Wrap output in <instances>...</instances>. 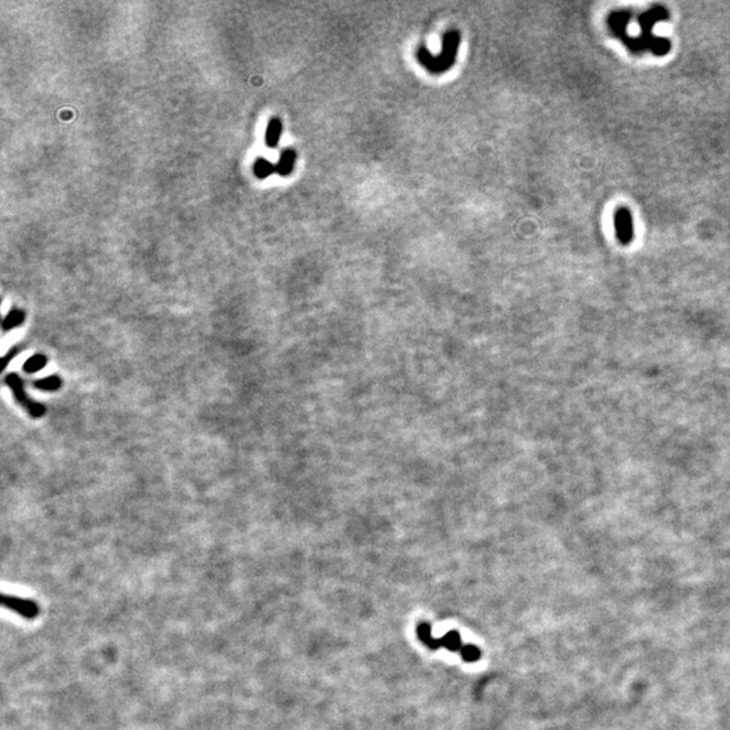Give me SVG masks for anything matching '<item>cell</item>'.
<instances>
[{"label":"cell","instance_id":"cell-1","mask_svg":"<svg viewBox=\"0 0 730 730\" xmlns=\"http://www.w3.org/2000/svg\"><path fill=\"white\" fill-rule=\"evenodd\" d=\"M669 18L668 11L664 7H655L651 11L643 12L638 15V23L641 26L643 36L641 38H632L626 36L623 41L626 42V46L632 52H643L644 49H651L656 56H664L671 49V42L665 38H657L652 36V29L660 21H667Z\"/></svg>","mask_w":730,"mask_h":730},{"label":"cell","instance_id":"cell-2","mask_svg":"<svg viewBox=\"0 0 730 730\" xmlns=\"http://www.w3.org/2000/svg\"><path fill=\"white\" fill-rule=\"evenodd\" d=\"M459 45L460 33L457 30H449L442 38V50L439 56H433L426 48L421 46L417 52V59L429 72H445L456 61Z\"/></svg>","mask_w":730,"mask_h":730},{"label":"cell","instance_id":"cell-3","mask_svg":"<svg viewBox=\"0 0 730 730\" xmlns=\"http://www.w3.org/2000/svg\"><path fill=\"white\" fill-rule=\"evenodd\" d=\"M6 384L12 390L14 393V397L17 398V401L19 402L28 411L32 417L34 418H39L42 415H45V407L39 403L32 401L28 395V393L25 391V387H23V382L21 380V377L17 375V373H11L6 377Z\"/></svg>","mask_w":730,"mask_h":730},{"label":"cell","instance_id":"cell-4","mask_svg":"<svg viewBox=\"0 0 730 730\" xmlns=\"http://www.w3.org/2000/svg\"><path fill=\"white\" fill-rule=\"evenodd\" d=\"M1 605L6 607V609H10V610H14L15 613L21 614L22 617L28 618V620H34L38 613H39V609H38V605L33 601H28V599H22V598H18V596H14V595H8V594H3L1 595Z\"/></svg>","mask_w":730,"mask_h":730},{"label":"cell","instance_id":"cell-5","mask_svg":"<svg viewBox=\"0 0 730 730\" xmlns=\"http://www.w3.org/2000/svg\"><path fill=\"white\" fill-rule=\"evenodd\" d=\"M614 226L617 240L622 245H629L633 241V219L632 213L626 207H620L614 213Z\"/></svg>","mask_w":730,"mask_h":730},{"label":"cell","instance_id":"cell-6","mask_svg":"<svg viewBox=\"0 0 730 730\" xmlns=\"http://www.w3.org/2000/svg\"><path fill=\"white\" fill-rule=\"evenodd\" d=\"M296 163V152L293 149H284L276 164V174L280 176H289L292 174Z\"/></svg>","mask_w":730,"mask_h":730},{"label":"cell","instance_id":"cell-7","mask_svg":"<svg viewBox=\"0 0 730 730\" xmlns=\"http://www.w3.org/2000/svg\"><path fill=\"white\" fill-rule=\"evenodd\" d=\"M282 133H283V123H282V121L278 116H273L268 122L267 132H265V144H267V146L272 147V149L276 147L278 144H279Z\"/></svg>","mask_w":730,"mask_h":730},{"label":"cell","instance_id":"cell-8","mask_svg":"<svg viewBox=\"0 0 730 730\" xmlns=\"http://www.w3.org/2000/svg\"><path fill=\"white\" fill-rule=\"evenodd\" d=\"M417 633H418V637L419 640L430 649H438L439 647H442V637L441 638H436L433 637L432 634V627L429 623L426 622H422L418 625V629H417Z\"/></svg>","mask_w":730,"mask_h":730},{"label":"cell","instance_id":"cell-9","mask_svg":"<svg viewBox=\"0 0 730 730\" xmlns=\"http://www.w3.org/2000/svg\"><path fill=\"white\" fill-rule=\"evenodd\" d=\"M253 172H255V176L257 179H267L269 178L273 172H276V165L271 164L267 158L261 157V158H257L255 160V165H253Z\"/></svg>","mask_w":730,"mask_h":730},{"label":"cell","instance_id":"cell-10","mask_svg":"<svg viewBox=\"0 0 730 730\" xmlns=\"http://www.w3.org/2000/svg\"><path fill=\"white\" fill-rule=\"evenodd\" d=\"M442 647L450 652H460L463 648L460 634L455 630L448 632L445 636H442Z\"/></svg>","mask_w":730,"mask_h":730},{"label":"cell","instance_id":"cell-11","mask_svg":"<svg viewBox=\"0 0 730 730\" xmlns=\"http://www.w3.org/2000/svg\"><path fill=\"white\" fill-rule=\"evenodd\" d=\"M25 321V313L21 310H11L7 317L3 320V330L8 331L11 328L22 325Z\"/></svg>","mask_w":730,"mask_h":730},{"label":"cell","instance_id":"cell-12","mask_svg":"<svg viewBox=\"0 0 730 730\" xmlns=\"http://www.w3.org/2000/svg\"><path fill=\"white\" fill-rule=\"evenodd\" d=\"M36 387L41 391H57L61 387V379L59 376H48L36 382Z\"/></svg>","mask_w":730,"mask_h":730},{"label":"cell","instance_id":"cell-13","mask_svg":"<svg viewBox=\"0 0 730 730\" xmlns=\"http://www.w3.org/2000/svg\"><path fill=\"white\" fill-rule=\"evenodd\" d=\"M46 363H48V359H46L43 355H36V356L30 357V359L25 363V365H23V369H25V372H28V373H34V372L41 371V369L46 365Z\"/></svg>","mask_w":730,"mask_h":730},{"label":"cell","instance_id":"cell-14","mask_svg":"<svg viewBox=\"0 0 730 730\" xmlns=\"http://www.w3.org/2000/svg\"><path fill=\"white\" fill-rule=\"evenodd\" d=\"M460 655H461V657H463L466 661H468V663H474V661H477V660L480 658V656H481V652H480V649H479L477 647H474V645H463V648H461V651H460Z\"/></svg>","mask_w":730,"mask_h":730}]
</instances>
